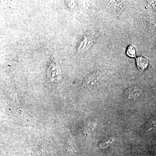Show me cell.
<instances>
[{"mask_svg":"<svg viewBox=\"0 0 156 156\" xmlns=\"http://www.w3.org/2000/svg\"><path fill=\"white\" fill-rule=\"evenodd\" d=\"M143 93L142 87L138 85H134L128 88L125 92V95L128 99H135Z\"/></svg>","mask_w":156,"mask_h":156,"instance_id":"cell-1","label":"cell"},{"mask_svg":"<svg viewBox=\"0 0 156 156\" xmlns=\"http://www.w3.org/2000/svg\"><path fill=\"white\" fill-rule=\"evenodd\" d=\"M100 72L95 71L88 75L84 81V85L87 87L95 86L99 83L101 78Z\"/></svg>","mask_w":156,"mask_h":156,"instance_id":"cell-2","label":"cell"},{"mask_svg":"<svg viewBox=\"0 0 156 156\" xmlns=\"http://www.w3.org/2000/svg\"><path fill=\"white\" fill-rule=\"evenodd\" d=\"M94 43V40L90 36L84 37L80 43L78 50L81 52H84L88 50Z\"/></svg>","mask_w":156,"mask_h":156,"instance_id":"cell-3","label":"cell"},{"mask_svg":"<svg viewBox=\"0 0 156 156\" xmlns=\"http://www.w3.org/2000/svg\"><path fill=\"white\" fill-rule=\"evenodd\" d=\"M136 63L137 67L140 69L144 70L147 67L149 62L147 58L144 56H139L136 58Z\"/></svg>","mask_w":156,"mask_h":156,"instance_id":"cell-4","label":"cell"},{"mask_svg":"<svg viewBox=\"0 0 156 156\" xmlns=\"http://www.w3.org/2000/svg\"><path fill=\"white\" fill-rule=\"evenodd\" d=\"M126 54L128 56L131 58H134L136 57V50L133 45H130L128 46L126 51Z\"/></svg>","mask_w":156,"mask_h":156,"instance_id":"cell-5","label":"cell"},{"mask_svg":"<svg viewBox=\"0 0 156 156\" xmlns=\"http://www.w3.org/2000/svg\"><path fill=\"white\" fill-rule=\"evenodd\" d=\"M113 140V139H108L105 140H103L99 143V146L100 148H104L108 146L109 144H111Z\"/></svg>","mask_w":156,"mask_h":156,"instance_id":"cell-6","label":"cell"},{"mask_svg":"<svg viewBox=\"0 0 156 156\" xmlns=\"http://www.w3.org/2000/svg\"><path fill=\"white\" fill-rule=\"evenodd\" d=\"M154 127V123L153 122H149L147 123L145 126V130L146 131H151Z\"/></svg>","mask_w":156,"mask_h":156,"instance_id":"cell-7","label":"cell"}]
</instances>
